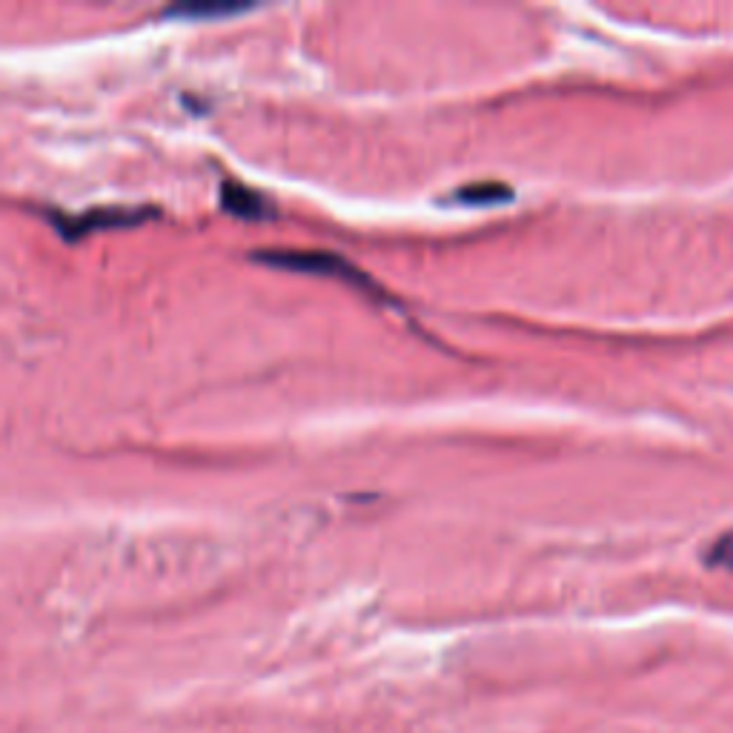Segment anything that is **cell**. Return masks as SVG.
Here are the masks:
<instances>
[{
    "mask_svg": "<svg viewBox=\"0 0 733 733\" xmlns=\"http://www.w3.org/2000/svg\"><path fill=\"white\" fill-rule=\"evenodd\" d=\"M52 230L64 241H81L104 230H129L144 221L158 219L156 206H92L84 212H46Z\"/></svg>",
    "mask_w": 733,
    "mask_h": 733,
    "instance_id": "6da1fadb",
    "label": "cell"
},
{
    "mask_svg": "<svg viewBox=\"0 0 733 733\" xmlns=\"http://www.w3.org/2000/svg\"><path fill=\"white\" fill-rule=\"evenodd\" d=\"M253 258L275 269L318 275V278H336V281H347L361 289L370 287L364 273L336 253H321V249H258V253H253Z\"/></svg>",
    "mask_w": 733,
    "mask_h": 733,
    "instance_id": "7a4b0ae2",
    "label": "cell"
},
{
    "mask_svg": "<svg viewBox=\"0 0 733 733\" xmlns=\"http://www.w3.org/2000/svg\"><path fill=\"white\" fill-rule=\"evenodd\" d=\"M253 12V3H235V0H187V3H172L163 9L158 18L163 21H224V18H238V14Z\"/></svg>",
    "mask_w": 733,
    "mask_h": 733,
    "instance_id": "3957f363",
    "label": "cell"
},
{
    "mask_svg": "<svg viewBox=\"0 0 733 733\" xmlns=\"http://www.w3.org/2000/svg\"><path fill=\"white\" fill-rule=\"evenodd\" d=\"M221 206L241 221H262L273 215V204L262 192L247 187V183L230 181V178L221 183Z\"/></svg>",
    "mask_w": 733,
    "mask_h": 733,
    "instance_id": "277c9868",
    "label": "cell"
},
{
    "mask_svg": "<svg viewBox=\"0 0 733 733\" xmlns=\"http://www.w3.org/2000/svg\"><path fill=\"white\" fill-rule=\"evenodd\" d=\"M513 198V190H508L504 183L493 181V183H472V187H465V190H458L453 195V201L465 206H496L504 204Z\"/></svg>",
    "mask_w": 733,
    "mask_h": 733,
    "instance_id": "5b68a950",
    "label": "cell"
},
{
    "mask_svg": "<svg viewBox=\"0 0 733 733\" xmlns=\"http://www.w3.org/2000/svg\"><path fill=\"white\" fill-rule=\"evenodd\" d=\"M708 564H716V567H727V571H733V533H727V537H722L720 542L713 544Z\"/></svg>",
    "mask_w": 733,
    "mask_h": 733,
    "instance_id": "8992f818",
    "label": "cell"
}]
</instances>
